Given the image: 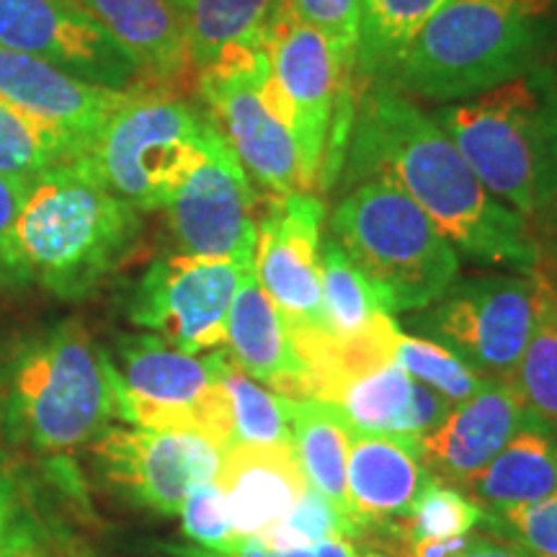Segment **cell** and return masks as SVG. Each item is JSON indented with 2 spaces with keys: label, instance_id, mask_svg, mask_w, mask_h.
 I'll list each match as a JSON object with an SVG mask.
<instances>
[{
  "label": "cell",
  "instance_id": "6da1fadb",
  "mask_svg": "<svg viewBox=\"0 0 557 557\" xmlns=\"http://www.w3.org/2000/svg\"><path fill=\"white\" fill-rule=\"evenodd\" d=\"M346 184L387 176L438 233L470 259L534 274L542 253L527 220L485 189L447 132L389 83L357 101L346 143Z\"/></svg>",
  "mask_w": 557,
  "mask_h": 557
},
{
  "label": "cell",
  "instance_id": "7a4b0ae2",
  "mask_svg": "<svg viewBox=\"0 0 557 557\" xmlns=\"http://www.w3.org/2000/svg\"><path fill=\"white\" fill-rule=\"evenodd\" d=\"M555 0H449L395 60L385 81L429 101H465L540 65Z\"/></svg>",
  "mask_w": 557,
  "mask_h": 557
},
{
  "label": "cell",
  "instance_id": "3957f363",
  "mask_svg": "<svg viewBox=\"0 0 557 557\" xmlns=\"http://www.w3.org/2000/svg\"><path fill=\"white\" fill-rule=\"evenodd\" d=\"M143 233L139 212L111 194L83 160H65L29 186L16 238L32 284L83 299L127 261Z\"/></svg>",
  "mask_w": 557,
  "mask_h": 557
},
{
  "label": "cell",
  "instance_id": "277c9868",
  "mask_svg": "<svg viewBox=\"0 0 557 557\" xmlns=\"http://www.w3.org/2000/svg\"><path fill=\"white\" fill-rule=\"evenodd\" d=\"M114 421V361L81 323L65 320L16 348L0 389L5 436L34 451L62 455L86 447Z\"/></svg>",
  "mask_w": 557,
  "mask_h": 557
},
{
  "label": "cell",
  "instance_id": "5b68a950",
  "mask_svg": "<svg viewBox=\"0 0 557 557\" xmlns=\"http://www.w3.org/2000/svg\"><path fill=\"white\" fill-rule=\"evenodd\" d=\"M493 197L537 218L557 205V75L532 67L431 114Z\"/></svg>",
  "mask_w": 557,
  "mask_h": 557
},
{
  "label": "cell",
  "instance_id": "8992f818",
  "mask_svg": "<svg viewBox=\"0 0 557 557\" xmlns=\"http://www.w3.org/2000/svg\"><path fill=\"white\" fill-rule=\"evenodd\" d=\"M331 235L389 315L429 308L459 274L457 248L387 176H369L348 189L331 218Z\"/></svg>",
  "mask_w": 557,
  "mask_h": 557
},
{
  "label": "cell",
  "instance_id": "52a82bcc",
  "mask_svg": "<svg viewBox=\"0 0 557 557\" xmlns=\"http://www.w3.org/2000/svg\"><path fill=\"white\" fill-rule=\"evenodd\" d=\"M209 129L201 109L135 88L81 160L137 212H156L201 160Z\"/></svg>",
  "mask_w": 557,
  "mask_h": 557
},
{
  "label": "cell",
  "instance_id": "ba28073f",
  "mask_svg": "<svg viewBox=\"0 0 557 557\" xmlns=\"http://www.w3.org/2000/svg\"><path fill=\"white\" fill-rule=\"evenodd\" d=\"M120 423L158 431H197L222 451L233 447L230 406L220 380V348L189 354L156 333L116 338Z\"/></svg>",
  "mask_w": 557,
  "mask_h": 557
},
{
  "label": "cell",
  "instance_id": "9c48e42d",
  "mask_svg": "<svg viewBox=\"0 0 557 557\" xmlns=\"http://www.w3.org/2000/svg\"><path fill=\"white\" fill-rule=\"evenodd\" d=\"M549 276L493 274L455 278L410 325L447 346L487 380L513 382L537 325Z\"/></svg>",
  "mask_w": 557,
  "mask_h": 557
},
{
  "label": "cell",
  "instance_id": "30bf717a",
  "mask_svg": "<svg viewBox=\"0 0 557 557\" xmlns=\"http://www.w3.org/2000/svg\"><path fill=\"white\" fill-rule=\"evenodd\" d=\"M267 47H238L199 73V90L214 127L240 160L250 181L274 197L305 191L299 152L287 124L267 107L261 73Z\"/></svg>",
  "mask_w": 557,
  "mask_h": 557
},
{
  "label": "cell",
  "instance_id": "8fae6325",
  "mask_svg": "<svg viewBox=\"0 0 557 557\" xmlns=\"http://www.w3.org/2000/svg\"><path fill=\"white\" fill-rule=\"evenodd\" d=\"M250 269L248 259L163 256L139 276L129 320L189 354L214 351L225 346L230 308Z\"/></svg>",
  "mask_w": 557,
  "mask_h": 557
},
{
  "label": "cell",
  "instance_id": "7c38bea8",
  "mask_svg": "<svg viewBox=\"0 0 557 557\" xmlns=\"http://www.w3.org/2000/svg\"><path fill=\"white\" fill-rule=\"evenodd\" d=\"M96 468L135 504L178 517L194 487L212 483L222 451L197 431H158L111 423L90 442Z\"/></svg>",
  "mask_w": 557,
  "mask_h": 557
},
{
  "label": "cell",
  "instance_id": "4fadbf2b",
  "mask_svg": "<svg viewBox=\"0 0 557 557\" xmlns=\"http://www.w3.org/2000/svg\"><path fill=\"white\" fill-rule=\"evenodd\" d=\"M256 201L253 181L212 122L201 160L165 205L181 253L253 261Z\"/></svg>",
  "mask_w": 557,
  "mask_h": 557
},
{
  "label": "cell",
  "instance_id": "5bb4252c",
  "mask_svg": "<svg viewBox=\"0 0 557 557\" xmlns=\"http://www.w3.org/2000/svg\"><path fill=\"white\" fill-rule=\"evenodd\" d=\"M323 220V199L312 191H297L284 197L271 194L256 222V278L287 320L292 336L331 333L320 276Z\"/></svg>",
  "mask_w": 557,
  "mask_h": 557
},
{
  "label": "cell",
  "instance_id": "9a60e30c",
  "mask_svg": "<svg viewBox=\"0 0 557 557\" xmlns=\"http://www.w3.org/2000/svg\"><path fill=\"white\" fill-rule=\"evenodd\" d=\"M132 90L96 86L32 54L0 47V101L62 160L86 156Z\"/></svg>",
  "mask_w": 557,
  "mask_h": 557
},
{
  "label": "cell",
  "instance_id": "2e32d148",
  "mask_svg": "<svg viewBox=\"0 0 557 557\" xmlns=\"http://www.w3.org/2000/svg\"><path fill=\"white\" fill-rule=\"evenodd\" d=\"M263 47L292 111V137L297 143L302 186L305 191H312L323 173L341 90L338 60L323 34L302 24L287 0H276Z\"/></svg>",
  "mask_w": 557,
  "mask_h": 557
},
{
  "label": "cell",
  "instance_id": "e0dca14e",
  "mask_svg": "<svg viewBox=\"0 0 557 557\" xmlns=\"http://www.w3.org/2000/svg\"><path fill=\"white\" fill-rule=\"evenodd\" d=\"M0 47L103 88L132 90L143 78L129 54L75 0H0Z\"/></svg>",
  "mask_w": 557,
  "mask_h": 557
},
{
  "label": "cell",
  "instance_id": "ac0fdd59",
  "mask_svg": "<svg viewBox=\"0 0 557 557\" xmlns=\"http://www.w3.org/2000/svg\"><path fill=\"white\" fill-rule=\"evenodd\" d=\"M529 418L517 385L491 380L472 398L451 406L426 436L418 438L429 475L465 491Z\"/></svg>",
  "mask_w": 557,
  "mask_h": 557
},
{
  "label": "cell",
  "instance_id": "d6986e66",
  "mask_svg": "<svg viewBox=\"0 0 557 557\" xmlns=\"http://www.w3.org/2000/svg\"><path fill=\"white\" fill-rule=\"evenodd\" d=\"M418 438L367 434L354 429L348 447L346 487L354 524L398 532L418 493L431 483Z\"/></svg>",
  "mask_w": 557,
  "mask_h": 557
},
{
  "label": "cell",
  "instance_id": "ffe728a7",
  "mask_svg": "<svg viewBox=\"0 0 557 557\" xmlns=\"http://www.w3.org/2000/svg\"><path fill=\"white\" fill-rule=\"evenodd\" d=\"M214 483L240 540L259 537L282 521L310 487L295 444H233Z\"/></svg>",
  "mask_w": 557,
  "mask_h": 557
},
{
  "label": "cell",
  "instance_id": "44dd1931",
  "mask_svg": "<svg viewBox=\"0 0 557 557\" xmlns=\"http://www.w3.org/2000/svg\"><path fill=\"white\" fill-rule=\"evenodd\" d=\"M227 351L243 372L287 400H312L310 372L289 325L250 269L227 315Z\"/></svg>",
  "mask_w": 557,
  "mask_h": 557
},
{
  "label": "cell",
  "instance_id": "7402d4cb",
  "mask_svg": "<svg viewBox=\"0 0 557 557\" xmlns=\"http://www.w3.org/2000/svg\"><path fill=\"white\" fill-rule=\"evenodd\" d=\"M331 403L357 431L410 438L426 436L451 408V403L416 382L395 361L348 380Z\"/></svg>",
  "mask_w": 557,
  "mask_h": 557
},
{
  "label": "cell",
  "instance_id": "603a6c76",
  "mask_svg": "<svg viewBox=\"0 0 557 557\" xmlns=\"http://www.w3.org/2000/svg\"><path fill=\"white\" fill-rule=\"evenodd\" d=\"M129 54L143 78L173 81L189 62L176 0H75Z\"/></svg>",
  "mask_w": 557,
  "mask_h": 557
},
{
  "label": "cell",
  "instance_id": "cb8c5ba5",
  "mask_svg": "<svg viewBox=\"0 0 557 557\" xmlns=\"http://www.w3.org/2000/svg\"><path fill=\"white\" fill-rule=\"evenodd\" d=\"M557 491V429L529 418L519 434L465 485L485 517L534 504Z\"/></svg>",
  "mask_w": 557,
  "mask_h": 557
},
{
  "label": "cell",
  "instance_id": "d4e9b609",
  "mask_svg": "<svg viewBox=\"0 0 557 557\" xmlns=\"http://www.w3.org/2000/svg\"><path fill=\"white\" fill-rule=\"evenodd\" d=\"M351 436L354 426L333 403L292 400V442H295L305 478H308L312 491L329 498L354 524L346 487Z\"/></svg>",
  "mask_w": 557,
  "mask_h": 557
},
{
  "label": "cell",
  "instance_id": "484cf974",
  "mask_svg": "<svg viewBox=\"0 0 557 557\" xmlns=\"http://www.w3.org/2000/svg\"><path fill=\"white\" fill-rule=\"evenodd\" d=\"M186 50L205 70L238 47H261L276 0H176Z\"/></svg>",
  "mask_w": 557,
  "mask_h": 557
},
{
  "label": "cell",
  "instance_id": "4316f807",
  "mask_svg": "<svg viewBox=\"0 0 557 557\" xmlns=\"http://www.w3.org/2000/svg\"><path fill=\"white\" fill-rule=\"evenodd\" d=\"M449 0H361L357 75L385 81L395 60L434 13Z\"/></svg>",
  "mask_w": 557,
  "mask_h": 557
},
{
  "label": "cell",
  "instance_id": "83f0119b",
  "mask_svg": "<svg viewBox=\"0 0 557 557\" xmlns=\"http://www.w3.org/2000/svg\"><path fill=\"white\" fill-rule=\"evenodd\" d=\"M220 380L227 395L233 444H295L292 400L243 372L225 346L220 348Z\"/></svg>",
  "mask_w": 557,
  "mask_h": 557
},
{
  "label": "cell",
  "instance_id": "f1b7e54d",
  "mask_svg": "<svg viewBox=\"0 0 557 557\" xmlns=\"http://www.w3.org/2000/svg\"><path fill=\"white\" fill-rule=\"evenodd\" d=\"M320 276H323L325 318L336 338L357 336L374 318L387 312L377 289L369 284L357 263L348 259L333 235L320 246Z\"/></svg>",
  "mask_w": 557,
  "mask_h": 557
},
{
  "label": "cell",
  "instance_id": "f546056e",
  "mask_svg": "<svg viewBox=\"0 0 557 557\" xmlns=\"http://www.w3.org/2000/svg\"><path fill=\"white\" fill-rule=\"evenodd\" d=\"M527 413L557 429V284L549 278L545 302L513 377Z\"/></svg>",
  "mask_w": 557,
  "mask_h": 557
},
{
  "label": "cell",
  "instance_id": "4dcf8cb0",
  "mask_svg": "<svg viewBox=\"0 0 557 557\" xmlns=\"http://www.w3.org/2000/svg\"><path fill=\"white\" fill-rule=\"evenodd\" d=\"M483 519L485 513L480 511V506L459 487L431 480L418 493L413 508L395 534L403 537L406 547L416 542H451L475 532Z\"/></svg>",
  "mask_w": 557,
  "mask_h": 557
},
{
  "label": "cell",
  "instance_id": "1f68e13d",
  "mask_svg": "<svg viewBox=\"0 0 557 557\" xmlns=\"http://www.w3.org/2000/svg\"><path fill=\"white\" fill-rule=\"evenodd\" d=\"M395 364L416 382L442 395L451 406L472 398L491 382L475 372L468 361L459 359L455 351H449L447 346L423 336H406V333H403L398 346H395Z\"/></svg>",
  "mask_w": 557,
  "mask_h": 557
},
{
  "label": "cell",
  "instance_id": "d6a6232c",
  "mask_svg": "<svg viewBox=\"0 0 557 557\" xmlns=\"http://www.w3.org/2000/svg\"><path fill=\"white\" fill-rule=\"evenodd\" d=\"M333 537H359V529L312 487H308V493L297 500L287 517L259 534V540L269 549L315 547L318 542Z\"/></svg>",
  "mask_w": 557,
  "mask_h": 557
},
{
  "label": "cell",
  "instance_id": "836d02e7",
  "mask_svg": "<svg viewBox=\"0 0 557 557\" xmlns=\"http://www.w3.org/2000/svg\"><path fill=\"white\" fill-rule=\"evenodd\" d=\"M302 24L323 34L341 67V88L357 90L361 0H287Z\"/></svg>",
  "mask_w": 557,
  "mask_h": 557
},
{
  "label": "cell",
  "instance_id": "e575fe53",
  "mask_svg": "<svg viewBox=\"0 0 557 557\" xmlns=\"http://www.w3.org/2000/svg\"><path fill=\"white\" fill-rule=\"evenodd\" d=\"M181 529L191 542L186 557H222L238 547L240 537L230 524L218 483H201L186 496L178 511Z\"/></svg>",
  "mask_w": 557,
  "mask_h": 557
},
{
  "label": "cell",
  "instance_id": "d590c367",
  "mask_svg": "<svg viewBox=\"0 0 557 557\" xmlns=\"http://www.w3.org/2000/svg\"><path fill=\"white\" fill-rule=\"evenodd\" d=\"M58 163H65V160L21 120L16 111L0 101V173L21 194H26L41 173Z\"/></svg>",
  "mask_w": 557,
  "mask_h": 557
},
{
  "label": "cell",
  "instance_id": "8d00e7d4",
  "mask_svg": "<svg viewBox=\"0 0 557 557\" xmlns=\"http://www.w3.org/2000/svg\"><path fill=\"white\" fill-rule=\"evenodd\" d=\"M500 540L532 557H557V491L534 504L513 506L483 519Z\"/></svg>",
  "mask_w": 557,
  "mask_h": 557
},
{
  "label": "cell",
  "instance_id": "74e56055",
  "mask_svg": "<svg viewBox=\"0 0 557 557\" xmlns=\"http://www.w3.org/2000/svg\"><path fill=\"white\" fill-rule=\"evenodd\" d=\"M21 201L24 194L0 173V289H24L32 284L16 238Z\"/></svg>",
  "mask_w": 557,
  "mask_h": 557
},
{
  "label": "cell",
  "instance_id": "f35d334b",
  "mask_svg": "<svg viewBox=\"0 0 557 557\" xmlns=\"http://www.w3.org/2000/svg\"><path fill=\"white\" fill-rule=\"evenodd\" d=\"M455 557H532V555H527L524 549L511 545L508 540H493V537H480V534H475V537L470 540V545Z\"/></svg>",
  "mask_w": 557,
  "mask_h": 557
},
{
  "label": "cell",
  "instance_id": "ab89813d",
  "mask_svg": "<svg viewBox=\"0 0 557 557\" xmlns=\"http://www.w3.org/2000/svg\"><path fill=\"white\" fill-rule=\"evenodd\" d=\"M222 557H312V547H297V549H269L259 537L240 540L233 553Z\"/></svg>",
  "mask_w": 557,
  "mask_h": 557
},
{
  "label": "cell",
  "instance_id": "60d3db41",
  "mask_svg": "<svg viewBox=\"0 0 557 557\" xmlns=\"http://www.w3.org/2000/svg\"><path fill=\"white\" fill-rule=\"evenodd\" d=\"M312 557H359V553L354 549L351 540L333 537L318 542V545L312 547Z\"/></svg>",
  "mask_w": 557,
  "mask_h": 557
},
{
  "label": "cell",
  "instance_id": "b9f144b4",
  "mask_svg": "<svg viewBox=\"0 0 557 557\" xmlns=\"http://www.w3.org/2000/svg\"><path fill=\"white\" fill-rule=\"evenodd\" d=\"M11 506H13L11 485L3 472H0V545H3L5 529H9V521H11Z\"/></svg>",
  "mask_w": 557,
  "mask_h": 557
},
{
  "label": "cell",
  "instance_id": "7bdbcfd3",
  "mask_svg": "<svg viewBox=\"0 0 557 557\" xmlns=\"http://www.w3.org/2000/svg\"><path fill=\"white\" fill-rule=\"evenodd\" d=\"M0 557H37V555L21 553V549H16V547H3V545H0Z\"/></svg>",
  "mask_w": 557,
  "mask_h": 557
},
{
  "label": "cell",
  "instance_id": "ee69618b",
  "mask_svg": "<svg viewBox=\"0 0 557 557\" xmlns=\"http://www.w3.org/2000/svg\"><path fill=\"white\" fill-rule=\"evenodd\" d=\"M359 557H400V555H387V553H382V549H361Z\"/></svg>",
  "mask_w": 557,
  "mask_h": 557
}]
</instances>
